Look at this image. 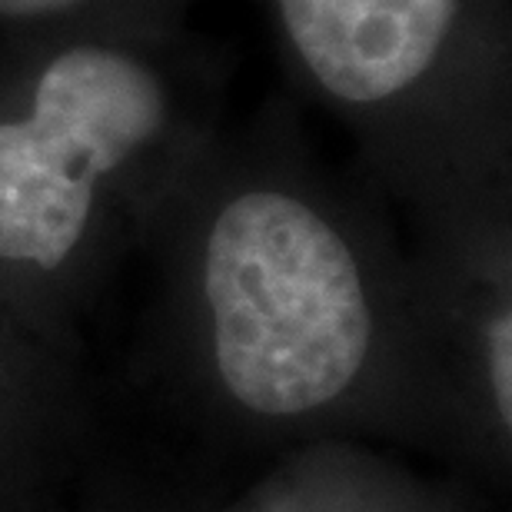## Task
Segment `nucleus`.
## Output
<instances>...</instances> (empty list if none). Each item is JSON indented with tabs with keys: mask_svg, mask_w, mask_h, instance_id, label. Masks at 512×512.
<instances>
[{
	"mask_svg": "<svg viewBox=\"0 0 512 512\" xmlns=\"http://www.w3.org/2000/svg\"><path fill=\"white\" fill-rule=\"evenodd\" d=\"M50 340L27 326L10 306L0 300V396L20 386L40 363L47 360Z\"/></svg>",
	"mask_w": 512,
	"mask_h": 512,
	"instance_id": "39448f33",
	"label": "nucleus"
},
{
	"mask_svg": "<svg viewBox=\"0 0 512 512\" xmlns=\"http://www.w3.org/2000/svg\"><path fill=\"white\" fill-rule=\"evenodd\" d=\"M143 243L160 247L190 363L263 429L313 426L439 356L423 266L316 163L280 104L220 127Z\"/></svg>",
	"mask_w": 512,
	"mask_h": 512,
	"instance_id": "f257e3e1",
	"label": "nucleus"
},
{
	"mask_svg": "<svg viewBox=\"0 0 512 512\" xmlns=\"http://www.w3.org/2000/svg\"><path fill=\"white\" fill-rule=\"evenodd\" d=\"M193 0H0V40L97 27L183 24Z\"/></svg>",
	"mask_w": 512,
	"mask_h": 512,
	"instance_id": "20e7f679",
	"label": "nucleus"
},
{
	"mask_svg": "<svg viewBox=\"0 0 512 512\" xmlns=\"http://www.w3.org/2000/svg\"><path fill=\"white\" fill-rule=\"evenodd\" d=\"M227 57L183 24L0 40V300L50 343L223 127Z\"/></svg>",
	"mask_w": 512,
	"mask_h": 512,
	"instance_id": "f03ea898",
	"label": "nucleus"
},
{
	"mask_svg": "<svg viewBox=\"0 0 512 512\" xmlns=\"http://www.w3.org/2000/svg\"><path fill=\"white\" fill-rule=\"evenodd\" d=\"M293 84L429 227L506 213L509 0H270Z\"/></svg>",
	"mask_w": 512,
	"mask_h": 512,
	"instance_id": "7ed1b4c3",
	"label": "nucleus"
}]
</instances>
